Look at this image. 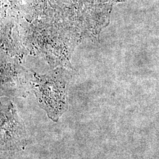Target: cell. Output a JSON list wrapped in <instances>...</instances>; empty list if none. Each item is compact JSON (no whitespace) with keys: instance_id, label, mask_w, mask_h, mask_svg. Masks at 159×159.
<instances>
[{"instance_id":"obj_1","label":"cell","mask_w":159,"mask_h":159,"mask_svg":"<svg viewBox=\"0 0 159 159\" xmlns=\"http://www.w3.org/2000/svg\"><path fill=\"white\" fill-rule=\"evenodd\" d=\"M33 85L40 105L51 119L57 121L66 108L64 84L54 76L34 74Z\"/></svg>"},{"instance_id":"obj_2","label":"cell","mask_w":159,"mask_h":159,"mask_svg":"<svg viewBox=\"0 0 159 159\" xmlns=\"http://www.w3.org/2000/svg\"><path fill=\"white\" fill-rule=\"evenodd\" d=\"M1 148L6 152H17L27 145V136L22 120L11 102L1 103Z\"/></svg>"}]
</instances>
